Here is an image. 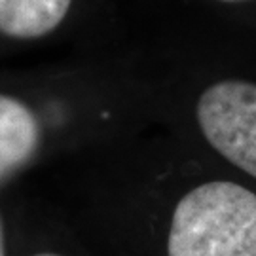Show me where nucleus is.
Wrapping results in <instances>:
<instances>
[{
    "label": "nucleus",
    "mask_w": 256,
    "mask_h": 256,
    "mask_svg": "<svg viewBox=\"0 0 256 256\" xmlns=\"http://www.w3.org/2000/svg\"><path fill=\"white\" fill-rule=\"evenodd\" d=\"M167 256H256V194L228 180L196 186L173 210Z\"/></svg>",
    "instance_id": "f257e3e1"
},
{
    "label": "nucleus",
    "mask_w": 256,
    "mask_h": 256,
    "mask_svg": "<svg viewBox=\"0 0 256 256\" xmlns=\"http://www.w3.org/2000/svg\"><path fill=\"white\" fill-rule=\"evenodd\" d=\"M196 116L210 146L256 178V84H212L202 93Z\"/></svg>",
    "instance_id": "f03ea898"
},
{
    "label": "nucleus",
    "mask_w": 256,
    "mask_h": 256,
    "mask_svg": "<svg viewBox=\"0 0 256 256\" xmlns=\"http://www.w3.org/2000/svg\"><path fill=\"white\" fill-rule=\"evenodd\" d=\"M42 144V126L23 101L0 93V180L23 169Z\"/></svg>",
    "instance_id": "7ed1b4c3"
},
{
    "label": "nucleus",
    "mask_w": 256,
    "mask_h": 256,
    "mask_svg": "<svg viewBox=\"0 0 256 256\" xmlns=\"http://www.w3.org/2000/svg\"><path fill=\"white\" fill-rule=\"evenodd\" d=\"M72 0H0V32L18 40H32L59 27Z\"/></svg>",
    "instance_id": "20e7f679"
},
{
    "label": "nucleus",
    "mask_w": 256,
    "mask_h": 256,
    "mask_svg": "<svg viewBox=\"0 0 256 256\" xmlns=\"http://www.w3.org/2000/svg\"><path fill=\"white\" fill-rule=\"evenodd\" d=\"M0 256H6V238H4V222L0 216Z\"/></svg>",
    "instance_id": "39448f33"
},
{
    "label": "nucleus",
    "mask_w": 256,
    "mask_h": 256,
    "mask_svg": "<svg viewBox=\"0 0 256 256\" xmlns=\"http://www.w3.org/2000/svg\"><path fill=\"white\" fill-rule=\"evenodd\" d=\"M32 256H63V254H59V252H36V254Z\"/></svg>",
    "instance_id": "423d86ee"
},
{
    "label": "nucleus",
    "mask_w": 256,
    "mask_h": 256,
    "mask_svg": "<svg viewBox=\"0 0 256 256\" xmlns=\"http://www.w3.org/2000/svg\"><path fill=\"white\" fill-rule=\"evenodd\" d=\"M224 2H238V0H224Z\"/></svg>",
    "instance_id": "0eeeda50"
}]
</instances>
